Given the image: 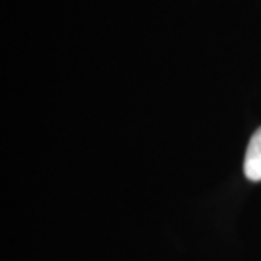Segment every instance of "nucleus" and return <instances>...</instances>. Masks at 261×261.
Returning <instances> with one entry per match:
<instances>
[{
    "label": "nucleus",
    "mask_w": 261,
    "mask_h": 261,
    "mask_svg": "<svg viewBox=\"0 0 261 261\" xmlns=\"http://www.w3.org/2000/svg\"><path fill=\"white\" fill-rule=\"evenodd\" d=\"M244 175L249 180H261V127L251 136L244 156Z\"/></svg>",
    "instance_id": "f257e3e1"
}]
</instances>
